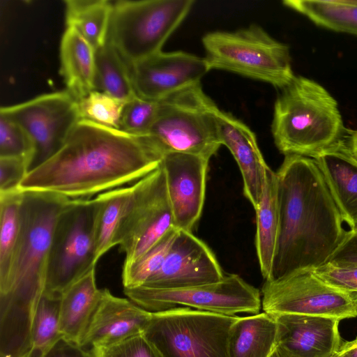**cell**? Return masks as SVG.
Masks as SVG:
<instances>
[{"instance_id": "obj_31", "label": "cell", "mask_w": 357, "mask_h": 357, "mask_svg": "<svg viewBox=\"0 0 357 357\" xmlns=\"http://www.w3.org/2000/svg\"><path fill=\"white\" fill-rule=\"evenodd\" d=\"M178 229L169 231L158 243L139 260L128 267L123 268V288L144 284L162 266L176 236Z\"/></svg>"}, {"instance_id": "obj_30", "label": "cell", "mask_w": 357, "mask_h": 357, "mask_svg": "<svg viewBox=\"0 0 357 357\" xmlns=\"http://www.w3.org/2000/svg\"><path fill=\"white\" fill-rule=\"evenodd\" d=\"M60 304L61 295L43 292L31 322V350L43 355L63 338L60 325Z\"/></svg>"}, {"instance_id": "obj_9", "label": "cell", "mask_w": 357, "mask_h": 357, "mask_svg": "<svg viewBox=\"0 0 357 357\" xmlns=\"http://www.w3.org/2000/svg\"><path fill=\"white\" fill-rule=\"evenodd\" d=\"M124 294L138 306L151 313L176 307H188L213 313L236 316L259 312V290L236 274L225 275L218 282L177 289L144 286L123 288Z\"/></svg>"}, {"instance_id": "obj_39", "label": "cell", "mask_w": 357, "mask_h": 357, "mask_svg": "<svg viewBox=\"0 0 357 357\" xmlns=\"http://www.w3.org/2000/svg\"><path fill=\"white\" fill-rule=\"evenodd\" d=\"M41 357H93L91 351L61 338Z\"/></svg>"}, {"instance_id": "obj_12", "label": "cell", "mask_w": 357, "mask_h": 357, "mask_svg": "<svg viewBox=\"0 0 357 357\" xmlns=\"http://www.w3.org/2000/svg\"><path fill=\"white\" fill-rule=\"evenodd\" d=\"M132 186L131 203L119 237V250L125 255L123 268L139 260L175 228L161 165Z\"/></svg>"}, {"instance_id": "obj_38", "label": "cell", "mask_w": 357, "mask_h": 357, "mask_svg": "<svg viewBox=\"0 0 357 357\" xmlns=\"http://www.w3.org/2000/svg\"><path fill=\"white\" fill-rule=\"evenodd\" d=\"M327 263L340 267H357V229L348 231Z\"/></svg>"}, {"instance_id": "obj_43", "label": "cell", "mask_w": 357, "mask_h": 357, "mask_svg": "<svg viewBox=\"0 0 357 357\" xmlns=\"http://www.w3.org/2000/svg\"><path fill=\"white\" fill-rule=\"evenodd\" d=\"M43 355L31 350L27 354L22 357H41Z\"/></svg>"}, {"instance_id": "obj_21", "label": "cell", "mask_w": 357, "mask_h": 357, "mask_svg": "<svg viewBox=\"0 0 357 357\" xmlns=\"http://www.w3.org/2000/svg\"><path fill=\"white\" fill-rule=\"evenodd\" d=\"M102 289L96 282V268L69 286L61 295L60 325L63 338L81 346Z\"/></svg>"}, {"instance_id": "obj_19", "label": "cell", "mask_w": 357, "mask_h": 357, "mask_svg": "<svg viewBox=\"0 0 357 357\" xmlns=\"http://www.w3.org/2000/svg\"><path fill=\"white\" fill-rule=\"evenodd\" d=\"M216 119L221 144L234 156L242 176L243 193L255 209L261 195L268 165L256 136L243 122L228 112L219 109Z\"/></svg>"}, {"instance_id": "obj_26", "label": "cell", "mask_w": 357, "mask_h": 357, "mask_svg": "<svg viewBox=\"0 0 357 357\" xmlns=\"http://www.w3.org/2000/svg\"><path fill=\"white\" fill-rule=\"evenodd\" d=\"M65 19L94 48L107 42L113 1L109 0H66Z\"/></svg>"}, {"instance_id": "obj_45", "label": "cell", "mask_w": 357, "mask_h": 357, "mask_svg": "<svg viewBox=\"0 0 357 357\" xmlns=\"http://www.w3.org/2000/svg\"><path fill=\"white\" fill-rule=\"evenodd\" d=\"M330 357H338V356H337V354H334V355H333V356H331Z\"/></svg>"}, {"instance_id": "obj_4", "label": "cell", "mask_w": 357, "mask_h": 357, "mask_svg": "<svg viewBox=\"0 0 357 357\" xmlns=\"http://www.w3.org/2000/svg\"><path fill=\"white\" fill-rule=\"evenodd\" d=\"M271 132L279 151L311 158L347 132L336 100L320 84L301 75L280 89Z\"/></svg>"}, {"instance_id": "obj_16", "label": "cell", "mask_w": 357, "mask_h": 357, "mask_svg": "<svg viewBox=\"0 0 357 357\" xmlns=\"http://www.w3.org/2000/svg\"><path fill=\"white\" fill-rule=\"evenodd\" d=\"M209 159L192 154L164 155V169L175 227L192 232L205 200Z\"/></svg>"}, {"instance_id": "obj_23", "label": "cell", "mask_w": 357, "mask_h": 357, "mask_svg": "<svg viewBox=\"0 0 357 357\" xmlns=\"http://www.w3.org/2000/svg\"><path fill=\"white\" fill-rule=\"evenodd\" d=\"M255 211L257 255L261 275L265 280H269L278 236L279 209L276 173L268 165L265 169L261 195Z\"/></svg>"}, {"instance_id": "obj_2", "label": "cell", "mask_w": 357, "mask_h": 357, "mask_svg": "<svg viewBox=\"0 0 357 357\" xmlns=\"http://www.w3.org/2000/svg\"><path fill=\"white\" fill-rule=\"evenodd\" d=\"M275 173L279 231L269 280L326 264L348 232L313 158L285 155Z\"/></svg>"}, {"instance_id": "obj_1", "label": "cell", "mask_w": 357, "mask_h": 357, "mask_svg": "<svg viewBox=\"0 0 357 357\" xmlns=\"http://www.w3.org/2000/svg\"><path fill=\"white\" fill-rule=\"evenodd\" d=\"M164 155L148 135L80 119L61 148L31 169L18 189L89 199L133 184L158 169Z\"/></svg>"}, {"instance_id": "obj_24", "label": "cell", "mask_w": 357, "mask_h": 357, "mask_svg": "<svg viewBox=\"0 0 357 357\" xmlns=\"http://www.w3.org/2000/svg\"><path fill=\"white\" fill-rule=\"evenodd\" d=\"M132 184L100 193L94 203L93 236L96 261L119 245L121 225L131 203Z\"/></svg>"}, {"instance_id": "obj_11", "label": "cell", "mask_w": 357, "mask_h": 357, "mask_svg": "<svg viewBox=\"0 0 357 357\" xmlns=\"http://www.w3.org/2000/svg\"><path fill=\"white\" fill-rule=\"evenodd\" d=\"M261 307L271 315L296 314L342 320L357 317V293L334 287L312 271H301L266 280Z\"/></svg>"}, {"instance_id": "obj_41", "label": "cell", "mask_w": 357, "mask_h": 357, "mask_svg": "<svg viewBox=\"0 0 357 357\" xmlns=\"http://www.w3.org/2000/svg\"><path fill=\"white\" fill-rule=\"evenodd\" d=\"M346 139L352 154L357 159V130H347Z\"/></svg>"}, {"instance_id": "obj_17", "label": "cell", "mask_w": 357, "mask_h": 357, "mask_svg": "<svg viewBox=\"0 0 357 357\" xmlns=\"http://www.w3.org/2000/svg\"><path fill=\"white\" fill-rule=\"evenodd\" d=\"M272 316L277 323L276 347L285 357H330L342 344L338 319L296 314Z\"/></svg>"}, {"instance_id": "obj_18", "label": "cell", "mask_w": 357, "mask_h": 357, "mask_svg": "<svg viewBox=\"0 0 357 357\" xmlns=\"http://www.w3.org/2000/svg\"><path fill=\"white\" fill-rule=\"evenodd\" d=\"M151 315L130 299L116 297L103 289L81 347L90 349L108 347L143 334Z\"/></svg>"}, {"instance_id": "obj_35", "label": "cell", "mask_w": 357, "mask_h": 357, "mask_svg": "<svg viewBox=\"0 0 357 357\" xmlns=\"http://www.w3.org/2000/svg\"><path fill=\"white\" fill-rule=\"evenodd\" d=\"M89 350L93 357H162L143 334L108 347Z\"/></svg>"}, {"instance_id": "obj_34", "label": "cell", "mask_w": 357, "mask_h": 357, "mask_svg": "<svg viewBox=\"0 0 357 357\" xmlns=\"http://www.w3.org/2000/svg\"><path fill=\"white\" fill-rule=\"evenodd\" d=\"M32 155L33 145L24 130L17 123L0 115V157L26 158L30 169Z\"/></svg>"}, {"instance_id": "obj_25", "label": "cell", "mask_w": 357, "mask_h": 357, "mask_svg": "<svg viewBox=\"0 0 357 357\" xmlns=\"http://www.w3.org/2000/svg\"><path fill=\"white\" fill-rule=\"evenodd\" d=\"M277 323L264 312L238 317L228 337V357H270L276 347Z\"/></svg>"}, {"instance_id": "obj_33", "label": "cell", "mask_w": 357, "mask_h": 357, "mask_svg": "<svg viewBox=\"0 0 357 357\" xmlns=\"http://www.w3.org/2000/svg\"><path fill=\"white\" fill-rule=\"evenodd\" d=\"M160 108V100L135 96L123 108L120 128L136 135H147L155 122Z\"/></svg>"}, {"instance_id": "obj_37", "label": "cell", "mask_w": 357, "mask_h": 357, "mask_svg": "<svg viewBox=\"0 0 357 357\" xmlns=\"http://www.w3.org/2000/svg\"><path fill=\"white\" fill-rule=\"evenodd\" d=\"M29 171L26 158L0 157V193L19 190V185Z\"/></svg>"}, {"instance_id": "obj_13", "label": "cell", "mask_w": 357, "mask_h": 357, "mask_svg": "<svg viewBox=\"0 0 357 357\" xmlns=\"http://www.w3.org/2000/svg\"><path fill=\"white\" fill-rule=\"evenodd\" d=\"M0 115L29 136L33 145L29 171L54 155L80 120L77 101L66 90L1 107Z\"/></svg>"}, {"instance_id": "obj_44", "label": "cell", "mask_w": 357, "mask_h": 357, "mask_svg": "<svg viewBox=\"0 0 357 357\" xmlns=\"http://www.w3.org/2000/svg\"><path fill=\"white\" fill-rule=\"evenodd\" d=\"M0 357H9V356H7L3 355V354H0Z\"/></svg>"}, {"instance_id": "obj_36", "label": "cell", "mask_w": 357, "mask_h": 357, "mask_svg": "<svg viewBox=\"0 0 357 357\" xmlns=\"http://www.w3.org/2000/svg\"><path fill=\"white\" fill-rule=\"evenodd\" d=\"M312 271L320 279L334 287L357 293V267H340L326 263Z\"/></svg>"}, {"instance_id": "obj_3", "label": "cell", "mask_w": 357, "mask_h": 357, "mask_svg": "<svg viewBox=\"0 0 357 357\" xmlns=\"http://www.w3.org/2000/svg\"><path fill=\"white\" fill-rule=\"evenodd\" d=\"M22 192L20 238L8 282L0 290V354L10 357H22L31 349V322L45 289L54 227L70 200Z\"/></svg>"}, {"instance_id": "obj_27", "label": "cell", "mask_w": 357, "mask_h": 357, "mask_svg": "<svg viewBox=\"0 0 357 357\" xmlns=\"http://www.w3.org/2000/svg\"><path fill=\"white\" fill-rule=\"evenodd\" d=\"M282 3L317 26L357 36V0H285Z\"/></svg>"}, {"instance_id": "obj_42", "label": "cell", "mask_w": 357, "mask_h": 357, "mask_svg": "<svg viewBox=\"0 0 357 357\" xmlns=\"http://www.w3.org/2000/svg\"><path fill=\"white\" fill-rule=\"evenodd\" d=\"M270 357H285V356L275 347L274 351H273V353Z\"/></svg>"}, {"instance_id": "obj_32", "label": "cell", "mask_w": 357, "mask_h": 357, "mask_svg": "<svg viewBox=\"0 0 357 357\" xmlns=\"http://www.w3.org/2000/svg\"><path fill=\"white\" fill-rule=\"evenodd\" d=\"M126 102L93 90L77 101L80 119L121 129V116Z\"/></svg>"}, {"instance_id": "obj_14", "label": "cell", "mask_w": 357, "mask_h": 357, "mask_svg": "<svg viewBox=\"0 0 357 357\" xmlns=\"http://www.w3.org/2000/svg\"><path fill=\"white\" fill-rule=\"evenodd\" d=\"M130 68L136 94L153 100L201 84V79L211 70L204 57L182 51H161Z\"/></svg>"}, {"instance_id": "obj_40", "label": "cell", "mask_w": 357, "mask_h": 357, "mask_svg": "<svg viewBox=\"0 0 357 357\" xmlns=\"http://www.w3.org/2000/svg\"><path fill=\"white\" fill-rule=\"evenodd\" d=\"M337 356L338 357H357V337L351 341L342 342Z\"/></svg>"}, {"instance_id": "obj_20", "label": "cell", "mask_w": 357, "mask_h": 357, "mask_svg": "<svg viewBox=\"0 0 357 357\" xmlns=\"http://www.w3.org/2000/svg\"><path fill=\"white\" fill-rule=\"evenodd\" d=\"M346 135L311 158L320 169L344 222L350 230H355L357 229V159L350 150Z\"/></svg>"}, {"instance_id": "obj_7", "label": "cell", "mask_w": 357, "mask_h": 357, "mask_svg": "<svg viewBox=\"0 0 357 357\" xmlns=\"http://www.w3.org/2000/svg\"><path fill=\"white\" fill-rule=\"evenodd\" d=\"M194 0L113 1L107 42L129 66L162 51Z\"/></svg>"}, {"instance_id": "obj_28", "label": "cell", "mask_w": 357, "mask_h": 357, "mask_svg": "<svg viewBox=\"0 0 357 357\" xmlns=\"http://www.w3.org/2000/svg\"><path fill=\"white\" fill-rule=\"evenodd\" d=\"M94 90L126 102L137 96L130 66L108 42L95 50Z\"/></svg>"}, {"instance_id": "obj_8", "label": "cell", "mask_w": 357, "mask_h": 357, "mask_svg": "<svg viewBox=\"0 0 357 357\" xmlns=\"http://www.w3.org/2000/svg\"><path fill=\"white\" fill-rule=\"evenodd\" d=\"M237 318L176 307L152 313L143 335L162 357H228L229 333Z\"/></svg>"}, {"instance_id": "obj_5", "label": "cell", "mask_w": 357, "mask_h": 357, "mask_svg": "<svg viewBox=\"0 0 357 357\" xmlns=\"http://www.w3.org/2000/svg\"><path fill=\"white\" fill-rule=\"evenodd\" d=\"M202 44L211 70L229 71L279 89L295 77L289 46L257 24L234 31L209 32Z\"/></svg>"}, {"instance_id": "obj_22", "label": "cell", "mask_w": 357, "mask_h": 357, "mask_svg": "<svg viewBox=\"0 0 357 357\" xmlns=\"http://www.w3.org/2000/svg\"><path fill=\"white\" fill-rule=\"evenodd\" d=\"M59 52V73L66 90L79 101L94 90L95 50L77 31L66 26Z\"/></svg>"}, {"instance_id": "obj_10", "label": "cell", "mask_w": 357, "mask_h": 357, "mask_svg": "<svg viewBox=\"0 0 357 357\" xmlns=\"http://www.w3.org/2000/svg\"><path fill=\"white\" fill-rule=\"evenodd\" d=\"M93 214V198L70 199L60 213L52 236L45 292L61 295L96 268Z\"/></svg>"}, {"instance_id": "obj_15", "label": "cell", "mask_w": 357, "mask_h": 357, "mask_svg": "<svg viewBox=\"0 0 357 357\" xmlns=\"http://www.w3.org/2000/svg\"><path fill=\"white\" fill-rule=\"evenodd\" d=\"M225 276L211 248L192 232L178 229L162 266L141 286L184 288L216 282Z\"/></svg>"}, {"instance_id": "obj_6", "label": "cell", "mask_w": 357, "mask_h": 357, "mask_svg": "<svg viewBox=\"0 0 357 357\" xmlns=\"http://www.w3.org/2000/svg\"><path fill=\"white\" fill-rule=\"evenodd\" d=\"M218 109L201 84L195 85L160 100L157 118L147 135L165 155L181 153L210 160L222 146Z\"/></svg>"}, {"instance_id": "obj_29", "label": "cell", "mask_w": 357, "mask_h": 357, "mask_svg": "<svg viewBox=\"0 0 357 357\" xmlns=\"http://www.w3.org/2000/svg\"><path fill=\"white\" fill-rule=\"evenodd\" d=\"M22 192L0 193V290L7 284L21 234Z\"/></svg>"}]
</instances>
